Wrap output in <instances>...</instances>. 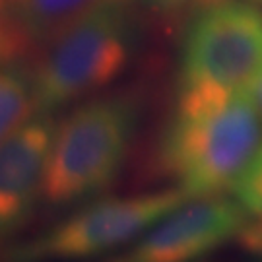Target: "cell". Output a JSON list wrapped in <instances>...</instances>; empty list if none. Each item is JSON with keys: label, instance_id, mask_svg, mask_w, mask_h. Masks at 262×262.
<instances>
[{"label": "cell", "instance_id": "10", "mask_svg": "<svg viewBox=\"0 0 262 262\" xmlns=\"http://www.w3.org/2000/svg\"><path fill=\"white\" fill-rule=\"evenodd\" d=\"M35 117L31 80L14 70H0V144Z\"/></svg>", "mask_w": 262, "mask_h": 262}, {"label": "cell", "instance_id": "13", "mask_svg": "<svg viewBox=\"0 0 262 262\" xmlns=\"http://www.w3.org/2000/svg\"><path fill=\"white\" fill-rule=\"evenodd\" d=\"M253 2H262V0H253Z\"/></svg>", "mask_w": 262, "mask_h": 262}, {"label": "cell", "instance_id": "11", "mask_svg": "<svg viewBox=\"0 0 262 262\" xmlns=\"http://www.w3.org/2000/svg\"><path fill=\"white\" fill-rule=\"evenodd\" d=\"M144 4H148V6H154V8H159V10H177L181 6H185L188 0H140ZM198 6L202 8V6H206L210 2H214V0H196Z\"/></svg>", "mask_w": 262, "mask_h": 262}, {"label": "cell", "instance_id": "5", "mask_svg": "<svg viewBox=\"0 0 262 262\" xmlns=\"http://www.w3.org/2000/svg\"><path fill=\"white\" fill-rule=\"evenodd\" d=\"M188 200L192 196L179 187L101 198L28 241L6 249L2 262H78L103 256L132 243Z\"/></svg>", "mask_w": 262, "mask_h": 262}, {"label": "cell", "instance_id": "8", "mask_svg": "<svg viewBox=\"0 0 262 262\" xmlns=\"http://www.w3.org/2000/svg\"><path fill=\"white\" fill-rule=\"evenodd\" d=\"M109 0H10L21 35L35 43H51L88 12Z\"/></svg>", "mask_w": 262, "mask_h": 262}, {"label": "cell", "instance_id": "6", "mask_svg": "<svg viewBox=\"0 0 262 262\" xmlns=\"http://www.w3.org/2000/svg\"><path fill=\"white\" fill-rule=\"evenodd\" d=\"M243 222L237 200L192 198L101 262H196L235 239Z\"/></svg>", "mask_w": 262, "mask_h": 262}, {"label": "cell", "instance_id": "7", "mask_svg": "<svg viewBox=\"0 0 262 262\" xmlns=\"http://www.w3.org/2000/svg\"><path fill=\"white\" fill-rule=\"evenodd\" d=\"M55 122L35 115L0 144V243L29 220L43 198V175Z\"/></svg>", "mask_w": 262, "mask_h": 262}, {"label": "cell", "instance_id": "3", "mask_svg": "<svg viewBox=\"0 0 262 262\" xmlns=\"http://www.w3.org/2000/svg\"><path fill=\"white\" fill-rule=\"evenodd\" d=\"M262 78V12L247 0H214L187 29L177 97L254 94Z\"/></svg>", "mask_w": 262, "mask_h": 262}, {"label": "cell", "instance_id": "12", "mask_svg": "<svg viewBox=\"0 0 262 262\" xmlns=\"http://www.w3.org/2000/svg\"><path fill=\"white\" fill-rule=\"evenodd\" d=\"M254 99H256L258 109H260V113H262V78H260V82L256 84V88H254Z\"/></svg>", "mask_w": 262, "mask_h": 262}, {"label": "cell", "instance_id": "2", "mask_svg": "<svg viewBox=\"0 0 262 262\" xmlns=\"http://www.w3.org/2000/svg\"><path fill=\"white\" fill-rule=\"evenodd\" d=\"M136 126V107L124 97H101L76 107L55 126L43 175V200L76 204L117 179Z\"/></svg>", "mask_w": 262, "mask_h": 262}, {"label": "cell", "instance_id": "1", "mask_svg": "<svg viewBox=\"0 0 262 262\" xmlns=\"http://www.w3.org/2000/svg\"><path fill=\"white\" fill-rule=\"evenodd\" d=\"M262 146L254 94L177 103L161 142V165L188 196H217L235 187Z\"/></svg>", "mask_w": 262, "mask_h": 262}, {"label": "cell", "instance_id": "9", "mask_svg": "<svg viewBox=\"0 0 262 262\" xmlns=\"http://www.w3.org/2000/svg\"><path fill=\"white\" fill-rule=\"evenodd\" d=\"M233 194L245 210V222L235 241L245 253L262 258V146L253 163L235 183Z\"/></svg>", "mask_w": 262, "mask_h": 262}, {"label": "cell", "instance_id": "4", "mask_svg": "<svg viewBox=\"0 0 262 262\" xmlns=\"http://www.w3.org/2000/svg\"><path fill=\"white\" fill-rule=\"evenodd\" d=\"M132 24L122 0L88 12L51 41L31 78L33 111L47 115L113 82L130 58Z\"/></svg>", "mask_w": 262, "mask_h": 262}]
</instances>
